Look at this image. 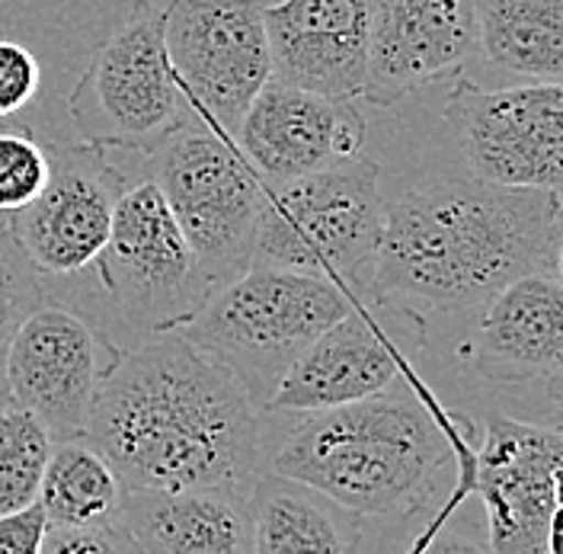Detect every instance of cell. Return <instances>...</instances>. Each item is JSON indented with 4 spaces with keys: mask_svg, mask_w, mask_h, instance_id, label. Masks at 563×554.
Segmentation results:
<instances>
[{
    "mask_svg": "<svg viewBox=\"0 0 563 554\" xmlns=\"http://www.w3.org/2000/svg\"><path fill=\"white\" fill-rule=\"evenodd\" d=\"M474 443L477 420L442 401L426 376L343 408L273 414L266 471L314 487L362 520H400L455 485Z\"/></svg>",
    "mask_w": 563,
    "mask_h": 554,
    "instance_id": "3",
    "label": "cell"
},
{
    "mask_svg": "<svg viewBox=\"0 0 563 554\" xmlns=\"http://www.w3.org/2000/svg\"><path fill=\"white\" fill-rule=\"evenodd\" d=\"M139 161L141 176L167 199L214 289L250 267L263 180L253 174L234 141L189 116Z\"/></svg>",
    "mask_w": 563,
    "mask_h": 554,
    "instance_id": "9",
    "label": "cell"
},
{
    "mask_svg": "<svg viewBox=\"0 0 563 554\" xmlns=\"http://www.w3.org/2000/svg\"><path fill=\"white\" fill-rule=\"evenodd\" d=\"M125 487L112 465L80 439H55L35 503L52 529H84L119 517Z\"/></svg>",
    "mask_w": 563,
    "mask_h": 554,
    "instance_id": "23",
    "label": "cell"
},
{
    "mask_svg": "<svg viewBox=\"0 0 563 554\" xmlns=\"http://www.w3.org/2000/svg\"><path fill=\"white\" fill-rule=\"evenodd\" d=\"M48 532V520L38 503L0 517V554H38Z\"/></svg>",
    "mask_w": 563,
    "mask_h": 554,
    "instance_id": "29",
    "label": "cell"
},
{
    "mask_svg": "<svg viewBox=\"0 0 563 554\" xmlns=\"http://www.w3.org/2000/svg\"><path fill=\"white\" fill-rule=\"evenodd\" d=\"M52 176V148L33 132H0V215L26 208Z\"/></svg>",
    "mask_w": 563,
    "mask_h": 554,
    "instance_id": "26",
    "label": "cell"
},
{
    "mask_svg": "<svg viewBox=\"0 0 563 554\" xmlns=\"http://www.w3.org/2000/svg\"><path fill=\"white\" fill-rule=\"evenodd\" d=\"M561 84L487 87L467 74L442 109L471 176L506 189H561Z\"/></svg>",
    "mask_w": 563,
    "mask_h": 554,
    "instance_id": "13",
    "label": "cell"
},
{
    "mask_svg": "<svg viewBox=\"0 0 563 554\" xmlns=\"http://www.w3.org/2000/svg\"><path fill=\"white\" fill-rule=\"evenodd\" d=\"M253 554H372L368 520L279 475L250 487Z\"/></svg>",
    "mask_w": 563,
    "mask_h": 554,
    "instance_id": "21",
    "label": "cell"
},
{
    "mask_svg": "<svg viewBox=\"0 0 563 554\" xmlns=\"http://www.w3.org/2000/svg\"><path fill=\"white\" fill-rule=\"evenodd\" d=\"M129 183L132 176L112 151L80 141L55 144L45 189L7 215V228L48 282L80 276L100 257Z\"/></svg>",
    "mask_w": 563,
    "mask_h": 554,
    "instance_id": "16",
    "label": "cell"
},
{
    "mask_svg": "<svg viewBox=\"0 0 563 554\" xmlns=\"http://www.w3.org/2000/svg\"><path fill=\"white\" fill-rule=\"evenodd\" d=\"M119 522L139 554H253L250 487L125 490Z\"/></svg>",
    "mask_w": 563,
    "mask_h": 554,
    "instance_id": "20",
    "label": "cell"
},
{
    "mask_svg": "<svg viewBox=\"0 0 563 554\" xmlns=\"http://www.w3.org/2000/svg\"><path fill=\"white\" fill-rule=\"evenodd\" d=\"M372 554H493L471 487V458L432 507L400 520H368Z\"/></svg>",
    "mask_w": 563,
    "mask_h": 554,
    "instance_id": "24",
    "label": "cell"
},
{
    "mask_svg": "<svg viewBox=\"0 0 563 554\" xmlns=\"http://www.w3.org/2000/svg\"><path fill=\"white\" fill-rule=\"evenodd\" d=\"M266 0H167L164 42L189 112L234 139L246 106L273 77Z\"/></svg>",
    "mask_w": 563,
    "mask_h": 554,
    "instance_id": "12",
    "label": "cell"
},
{
    "mask_svg": "<svg viewBox=\"0 0 563 554\" xmlns=\"http://www.w3.org/2000/svg\"><path fill=\"white\" fill-rule=\"evenodd\" d=\"M355 305L336 282L250 263L211 292L183 334L266 411L291 362Z\"/></svg>",
    "mask_w": 563,
    "mask_h": 554,
    "instance_id": "6",
    "label": "cell"
},
{
    "mask_svg": "<svg viewBox=\"0 0 563 554\" xmlns=\"http://www.w3.org/2000/svg\"><path fill=\"white\" fill-rule=\"evenodd\" d=\"M528 273H561V189L439 176L387 206L372 302L467 314Z\"/></svg>",
    "mask_w": 563,
    "mask_h": 554,
    "instance_id": "2",
    "label": "cell"
},
{
    "mask_svg": "<svg viewBox=\"0 0 563 554\" xmlns=\"http://www.w3.org/2000/svg\"><path fill=\"white\" fill-rule=\"evenodd\" d=\"M231 141L263 183H279L358 157L365 116L355 100L266 80Z\"/></svg>",
    "mask_w": 563,
    "mask_h": 554,
    "instance_id": "17",
    "label": "cell"
},
{
    "mask_svg": "<svg viewBox=\"0 0 563 554\" xmlns=\"http://www.w3.org/2000/svg\"><path fill=\"white\" fill-rule=\"evenodd\" d=\"M115 359L119 349L87 314L48 295L3 347L7 398L30 411L52 443L80 439Z\"/></svg>",
    "mask_w": 563,
    "mask_h": 554,
    "instance_id": "14",
    "label": "cell"
},
{
    "mask_svg": "<svg viewBox=\"0 0 563 554\" xmlns=\"http://www.w3.org/2000/svg\"><path fill=\"white\" fill-rule=\"evenodd\" d=\"M3 225H7V215H0V228H3Z\"/></svg>",
    "mask_w": 563,
    "mask_h": 554,
    "instance_id": "31",
    "label": "cell"
},
{
    "mask_svg": "<svg viewBox=\"0 0 563 554\" xmlns=\"http://www.w3.org/2000/svg\"><path fill=\"white\" fill-rule=\"evenodd\" d=\"M372 0H266L269 80L358 100L368 62Z\"/></svg>",
    "mask_w": 563,
    "mask_h": 554,
    "instance_id": "19",
    "label": "cell"
},
{
    "mask_svg": "<svg viewBox=\"0 0 563 554\" xmlns=\"http://www.w3.org/2000/svg\"><path fill=\"white\" fill-rule=\"evenodd\" d=\"M0 132H7V129H0Z\"/></svg>",
    "mask_w": 563,
    "mask_h": 554,
    "instance_id": "32",
    "label": "cell"
},
{
    "mask_svg": "<svg viewBox=\"0 0 563 554\" xmlns=\"http://www.w3.org/2000/svg\"><path fill=\"white\" fill-rule=\"evenodd\" d=\"M426 317L387 302H358L330 324L269 398V414H317L426 379Z\"/></svg>",
    "mask_w": 563,
    "mask_h": 554,
    "instance_id": "10",
    "label": "cell"
},
{
    "mask_svg": "<svg viewBox=\"0 0 563 554\" xmlns=\"http://www.w3.org/2000/svg\"><path fill=\"white\" fill-rule=\"evenodd\" d=\"M474 0H372L362 100L394 106L467 68Z\"/></svg>",
    "mask_w": 563,
    "mask_h": 554,
    "instance_id": "18",
    "label": "cell"
},
{
    "mask_svg": "<svg viewBox=\"0 0 563 554\" xmlns=\"http://www.w3.org/2000/svg\"><path fill=\"white\" fill-rule=\"evenodd\" d=\"M38 554H139V548L115 517V520L84 525V529H52L48 525Z\"/></svg>",
    "mask_w": 563,
    "mask_h": 554,
    "instance_id": "28",
    "label": "cell"
},
{
    "mask_svg": "<svg viewBox=\"0 0 563 554\" xmlns=\"http://www.w3.org/2000/svg\"><path fill=\"white\" fill-rule=\"evenodd\" d=\"M48 452L52 436L30 411L13 404L0 411V517L35 503Z\"/></svg>",
    "mask_w": 563,
    "mask_h": 554,
    "instance_id": "25",
    "label": "cell"
},
{
    "mask_svg": "<svg viewBox=\"0 0 563 554\" xmlns=\"http://www.w3.org/2000/svg\"><path fill=\"white\" fill-rule=\"evenodd\" d=\"M382 167L362 154L317 174L263 183L250 263L327 279L372 302L385 235Z\"/></svg>",
    "mask_w": 563,
    "mask_h": 554,
    "instance_id": "5",
    "label": "cell"
},
{
    "mask_svg": "<svg viewBox=\"0 0 563 554\" xmlns=\"http://www.w3.org/2000/svg\"><path fill=\"white\" fill-rule=\"evenodd\" d=\"M87 285L48 282V295L84 312L125 352L183 330L214 292L161 189L141 176L122 193Z\"/></svg>",
    "mask_w": 563,
    "mask_h": 554,
    "instance_id": "4",
    "label": "cell"
},
{
    "mask_svg": "<svg viewBox=\"0 0 563 554\" xmlns=\"http://www.w3.org/2000/svg\"><path fill=\"white\" fill-rule=\"evenodd\" d=\"M474 30L471 62L490 77L561 84L563 0H474Z\"/></svg>",
    "mask_w": 563,
    "mask_h": 554,
    "instance_id": "22",
    "label": "cell"
},
{
    "mask_svg": "<svg viewBox=\"0 0 563 554\" xmlns=\"http://www.w3.org/2000/svg\"><path fill=\"white\" fill-rule=\"evenodd\" d=\"M48 298V279L35 270L13 241L10 228H0V352L23 317Z\"/></svg>",
    "mask_w": 563,
    "mask_h": 554,
    "instance_id": "27",
    "label": "cell"
},
{
    "mask_svg": "<svg viewBox=\"0 0 563 554\" xmlns=\"http://www.w3.org/2000/svg\"><path fill=\"white\" fill-rule=\"evenodd\" d=\"M561 426L481 411L471 487L493 554H558Z\"/></svg>",
    "mask_w": 563,
    "mask_h": 554,
    "instance_id": "11",
    "label": "cell"
},
{
    "mask_svg": "<svg viewBox=\"0 0 563 554\" xmlns=\"http://www.w3.org/2000/svg\"><path fill=\"white\" fill-rule=\"evenodd\" d=\"M10 404V398H7V381H3V352H0V411Z\"/></svg>",
    "mask_w": 563,
    "mask_h": 554,
    "instance_id": "30",
    "label": "cell"
},
{
    "mask_svg": "<svg viewBox=\"0 0 563 554\" xmlns=\"http://www.w3.org/2000/svg\"><path fill=\"white\" fill-rule=\"evenodd\" d=\"M167 0H132L93 42L68 94L74 141L151 154L192 116L164 42Z\"/></svg>",
    "mask_w": 563,
    "mask_h": 554,
    "instance_id": "7",
    "label": "cell"
},
{
    "mask_svg": "<svg viewBox=\"0 0 563 554\" xmlns=\"http://www.w3.org/2000/svg\"><path fill=\"white\" fill-rule=\"evenodd\" d=\"M106 26L87 30L48 0H0V129L33 132L48 148L70 144L68 94Z\"/></svg>",
    "mask_w": 563,
    "mask_h": 554,
    "instance_id": "15",
    "label": "cell"
},
{
    "mask_svg": "<svg viewBox=\"0 0 563 554\" xmlns=\"http://www.w3.org/2000/svg\"><path fill=\"white\" fill-rule=\"evenodd\" d=\"M269 436L273 414L183 330L119 352L84 433L125 490L253 487Z\"/></svg>",
    "mask_w": 563,
    "mask_h": 554,
    "instance_id": "1",
    "label": "cell"
},
{
    "mask_svg": "<svg viewBox=\"0 0 563 554\" xmlns=\"http://www.w3.org/2000/svg\"><path fill=\"white\" fill-rule=\"evenodd\" d=\"M471 314L455 344V376L474 381L484 408H531L534 423L561 426L563 285L561 273H528L503 285Z\"/></svg>",
    "mask_w": 563,
    "mask_h": 554,
    "instance_id": "8",
    "label": "cell"
}]
</instances>
